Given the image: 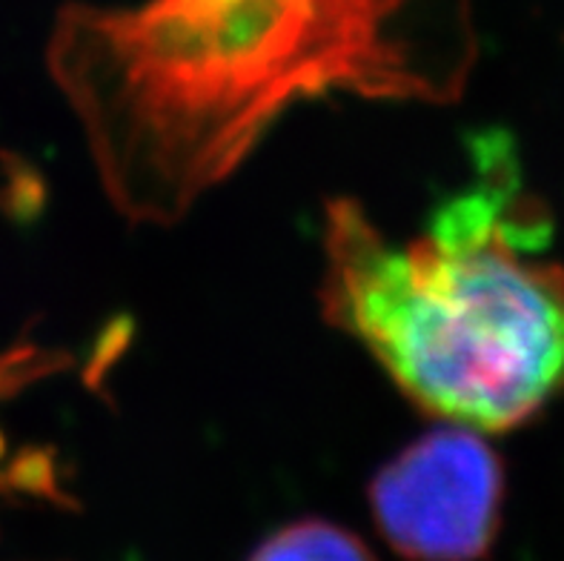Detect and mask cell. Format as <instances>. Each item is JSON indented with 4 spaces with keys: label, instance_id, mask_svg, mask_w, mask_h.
<instances>
[{
    "label": "cell",
    "instance_id": "cell-3",
    "mask_svg": "<svg viewBox=\"0 0 564 561\" xmlns=\"http://www.w3.org/2000/svg\"><path fill=\"white\" fill-rule=\"evenodd\" d=\"M505 467L485 433L444 424L393 455L370 484L379 533L410 561H479L501 525Z\"/></svg>",
    "mask_w": 564,
    "mask_h": 561
},
{
    "label": "cell",
    "instance_id": "cell-5",
    "mask_svg": "<svg viewBox=\"0 0 564 561\" xmlns=\"http://www.w3.org/2000/svg\"><path fill=\"white\" fill-rule=\"evenodd\" d=\"M57 362L41 349H14L9 356H0V398L14 392L21 384L50 373Z\"/></svg>",
    "mask_w": 564,
    "mask_h": 561
},
{
    "label": "cell",
    "instance_id": "cell-4",
    "mask_svg": "<svg viewBox=\"0 0 564 561\" xmlns=\"http://www.w3.org/2000/svg\"><path fill=\"white\" fill-rule=\"evenodd\" d=\"M250 561H376L365 541L324 519L295 521L272 533Z\"/></svg>",
    "mask_w": 564,
    "mask_h": 561
},
{
    "label": "cell",
    "instance_id": "cell-2",
    "mask_svg": "<svg viewBox=\"0 0 564 561\" xmlns=\"http://www.w3.org/2000/svg\"><path fill=\"white\" fill-rule=\"evenodd\" d=\"M551 233L494 132L473 147V179L408 238L358 201H329L322 313L419 410L505 433L564 392V267Z\"/></svg>",
    "mask_w": 564,
    "mask_h": 561
},
{
    "label": "cell",
    "instance_id": "cell-1",
    "mask_svg": "<svg viewBox=\"0 0 564 561\" xmlns=\"http://www.w3.org/2000/svg\"><path fill=\"white\" fill-rule=\"evenodd\" d=\"M100 190L170 227L299 104H451L476 66L470 0H138L66 7L46 50Z\"/></svg>",
    "mask_w": 564,
    "mask_h": 561
}]
</instances>
